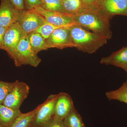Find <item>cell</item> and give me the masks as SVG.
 <instances>
[{"instance_id":"cell-5","label":"cell","mask_w":127,"mask_h":127,"mask_svg":"<svg viewBox=\"0 0 127 127\" xmlns=\"http://www.w3.org/2000/svg\"><path fill=\"white\" fill-rule=\"evenodd\" d=\"M58 96V94H51L44 102L39 105L30 127H42L54 116V107Z\"/></svg>"},{"instance_id":"cell-26","label":"cell","mask_w":127,"mask_h":127,"mask_svg":"<svg viewBox=\"0 0 127 127\" xmlns=\"http://www.w3.org/2000/svg\"><path fill=\"white\" fill-rule=\"evenodd\" d=\"M26 1L28 9L41 5V0H26Z\"/></svg>"},{"instance_id":"cell-4","label":"cell","mask_w":127,"mask_h":127,"mask_svg":"<svg viewBox=\"0 0 127 127\" xmlns=\"http://www.w3.org/2000/svg\"><path fill=\"white\" fill-rule=\"evenodd\" d=\"M46 21L43 17L33 8L20 11L17 21L26 34L35 31Z\"/></svg>"},{"instance_id":"cell-30","label":"cell","mask_w":127,"mask_h":127,"mask_svg":"<svg viewBox=\"0 0 127 127\" xmlns=\"http://www.w3.org/2000/svg\"><path fill=\"white\" fill-rule=\"evenodd\" d=\"M126 81L127 82V81Z\"/></svg>"},{"instance_id":"cell-23","label":"cell","mask_w":127,"mask_h":127,"mask_svg":"<svg viewBox=\"0 0 127 127\" xmlns=\"http://www.w3.org/2000/svg\"><path fill=\"white\" fill-rule=\"evenodd\" d=\"M42 127H66L63 120H61L53 116Z\"/></svg>"},{"instance_id":"cell-29","label":"cell","mask_w":127,"mask_h":127,"mask_svg":"<svg viewBox=\"0 0 127 127\" xmlns=\"http://www.w3.org/2000/svg\"><path fill=\"white\" fill-rule=\"evenodd\" d=\"M62 1V0H61Z\"/></svg>"},{"instance_id":"cell-3","label":"cell","mask_w":127,"mask_h":127,"mask_svg":"<svg viewBox=\"0 0 127 127\" xmlns=\"http://www.w3.org/2000/svg\"><path fill=\"white\" fill-rule=\"evenodd\" d=\"M9 57L14 61L17 67L29 65L36 67L41 61L31 46L26 34L22 38L14 52Z\"/></svg>"},{"instance_id":"cell-18","label":"cell","mask_w":127,"mask_h":127,"mask_svg":"<svg viewBox=\"0 0 127 127\" xmlns=\"http://www.w3.org/2000/svg\"><path fill=\"white\" fill-rule=\"evenodd\" d=\"M39 106L32 111L27 113H22L17 118L11 127H30L33 121Z\"/></svg>"},{"instance_id":"cell-16","label":"cell","mask_w":127,"mask_h":127,"mask_svg":"<svg viewBox=\"0 0 127 127\" xmlns=\"http://www.w3.org/2000/svg\"><path fill=\"white\" fill-rule=\"evenodd\" d=\"M27 35L31 46L37 54L41 51L48 49L45 39L40 34L34 31Z\"/></svg>"},{"instance_id":"cell-11","label":"cell","mask_w":127,"mask_h":127,"mask_svg":"<svg viewBox=\"0 0 127 127\" xmlns=\"http://www.w3.org/2000/svg\"><path fill=\"white\" fill-rule=\"evenodd\" d=\"M0 27H8L18 21L20 11L8 0H0Z\"/></svg>"},{"instance_id":"cell-14","label":"cell","mask_w":127,"mask_h":127,"mask_svg":"<svg viewBox=\"0 0 127 127\" xmlns=\"http://www.w3.org/2000/svg\"><path fill=\"white\" fill-rule=\"evenodd\" d=\"M22 113L20 109H14L0 104V124L4 127H11Z\"/></svg>"},{"instance_id":"cell-1","label":"cell","mask_w":127,"mask_h":127,"mask_svg":"<svg viewBox=\"0 0 127 127\" xmlns=\"http://www.w3.org/2000/svg\"><path fill=\"white\" fill-rule=\"evenodd\" d=\"M73 17L77 25L106 37L108 40L112 37L110 19L99 10H88Z\"/></svg>"},{"instance_id":"cell-12","label":"cell","mask_w":127,"mask_h":127,"mask_svg":"<svg viewBox=\"0 0 127 127\" xmlns=\"http://www.w3.org/2000/svg\"><path fill=\"white\" fill-rule=\"evenodd\" d=\"M75 108L72 98L68 94L61 92L55 102L54 107V117L63 120Z\"/></svg>"},{"instance_id":"cell-13","label":"cell","mask_w":127,"mask_h":127,"mask_svg":"<svg viewBox=\"0 0 127 127\" xmlns=\"http://www.w3.org/2000/svg\"><path fill=\"white\" fill-rule=\"evenodd\" d=\"M100 62L104 65H111L122 68L127 75V47L122 48L108 56L102 57Z\"/></svg>"},{"instance_id":"cell-7","label":"cell","mask_w":127,"mask_h":127,"mask_svg":"<svg viewBox=\"0 0 127 127\" xmlns=\"http://www.w3.org/2000/svg\"><path fill=\"white\" fill-rule=\"evenodd\" d=\"M37 12L41 15L46 21L57 26L70 28L77 25L72 16L57 11L46 10L40 6L33 7Z\"/></svg>"},{"instance_id":"cell-24","label":"cell","mask_w":127,"mask_h":127,"mask_svg":"<svg viewBox=\"0 0 127 127\" xmlns=\"http://www.w3.org/2000/svg\"><path fill=\"white\" fill-rule=\"evenodd\" d=\"M87 9L89 10H98L101 0H81Z\"/></svg>"},{"instance_id":"cell-2","label":"cell","mask_w":127,"mask_h":127,"mask_svg":"<svg viewBox=\"0 0 127 127\" xmlns=\"http://www.w3.org/2000/svg\"><path fill=\"white\" fill-rule=\"evenodd\" d=\"M71 37L75 47L79 51L93 54L106 44V37L88 31L76 25L70 28Z\"/></svg>"},{"instance_id":"cell-25","label":"cell","mask_w":127,"mask_h":127,"mask_svg":"<svg viewBox=\"0 0 127 127\" xmlns=\"http://www.w3.org/2000/svg\"><path fill=\"white\" fill-rule=\"evenodd\" d=\"M16 9L20 11L25 10L24 0H8Z\"/></svg>"},{"instance_id":"cell-6","label":"cell","mask_w":127,"mask_h":127,"mask_svg":"<svg viewBox=\"0 0 127 127\" xmlns=\"http://www.w3.org/2000/svg\"><path fill=\"white\" fill-rule=\"evenodd\" d=\"M15 84L5 98L2 104L14 109H20L30 93V88L22 82L16 81Z\"/></svg>"},{"instance_id":"cell-10","label":"cell","mask_w":127,"mask_h":127,"mask_svg":"<svg viewBox=\"0 0 127 127\" xmlns=\"http://www.w3.org/2000/svg\"><path fill=\"white\" fill-rule=\"evenodd\" d=\"M98 10L110 19L116 15L127 16V0H101Z\"/></svg>"},{"instance_id":"cell-22","label":"cell","mask_w":127,"mask_h":127,"mask_svg":"<svg viewBox=\"0 0 127 127\" xmlns=\"http://www.w3.org/2000/svg\"><path fill=\"white\" fill-rule=\"evenodd\" d=\"M16 81L8 82L0 81V104H2L7 95L13 88Z\"/></svg>"},{"instance_id":"cell-17","label":"cell","mask_w":127,"mask_h":127,"mask_svg":"<svg viewBox=\"0 0 127 127\" xmlns=\"http://www.w3.org/2000/svg\"><path fill=\"white\" fill-rule=\"evenodd\" d=\"M105 95L110 101H118L127 104V82L116 90L106 92Z\"/></svg>"},{"instance_id":"cell-20","label":"cell","mask_w":127,"mask_h":127,"mask_svg":"<svg viewBox=\"0 0 127 127\" xmlns=\"http://www.w3.org/2000/svg\"><path fill=\"white\" fill-rule=\"evenodd\" d=\"M40 6L46 10L66 13L61 0H41Z\"/></svg>"},{"instance_id":"cell-8","label":"cell","mask_w":127,"mask_h":127,"mask_svg":"<svg viewBox=\"0 0 127 127\" xmlns=\"http://www.w3.org/2000/svg\"><path fill=\"white\" fill-rule=\"evenodd\" d=\"M70 28H59L53 31L46 40L48 49L57 48L63 50L67 48L75 47L71 37Z\"/></svg>"},{"instance_id":"cell-9","label":"cell","mask_w":127,"mask_h":127,"mask_svg":"<svg viewBox=\"0 0 127 127\" xmlns=\"http://www.w3.org/2000/svg\"><path fill=\"white\" fill-rule=\"evenodd\" d=\"M26 34L18 22L11 25L5 33L2 50L6 51L9 56L11 55Z\"/></svg>"},{"instance_id":"cell-21","label":"cell","mask_w":127,"mask_h":127,"mask_svg":"<svg viewBox=\"0 0 127 127\" xmlns=\"http://www.w3.org/2000/svg\"><path fill=\"white\" fill-rule=\"evenodd\" d=\"M61 27H65L57 26L46 21L45 23L37 29L35 32L40 34L44 39L46 40L50 36L53 31L57 28Z\"/></svg>"},{"instance_id":"cell-15","label":"cell","mask_w":127,"mask_h":127,"mask_svg":"<svg viewBox=\"0 0 127 127\" xmlns=\"http://www.w3.org/2000/svg\"><path fill=\"white\" fill-rule=\"evenodd\" d=\"M62 3L65 13L72 16L90 10L87 9L81 0H62Z\"/></svg>"},{"instance_id":"cell-28","label":"cell","mask_w":127,"mask_h":127,"mask_svg":"<svg viewBox=\"0 0 127 127\" xmlns=\"http://www.w3.org/2000/svg\"><path fill=\"white\" fill-rule=\"evenodd\" d=\"M0 127H4L3 126H2L0 124Z\"/></svg>"},{"instance_id":"cell-19","label":"cell","mask_w":127,"mask_h":127,"mask_svg":"<svg viewBox=\"0 0 127 127\" xmlns=\"http://www.w3.org/2000/svg\"><path fill=\"white\" fill-rule=\"evenodd\" d=\"M66 127H86L81 115L74 108L63 120Z\"/></svg>"},{"instance_id":"cell-27","label":"cell","mask_w":127,"mask_h":127,"mask_svg":"<svg viewBox=\"0 0 127 127\" xmlns=\"http://www.w3.org/2000/svg\"><path fill=\"white\" fill-rule=\"evenodd\" d=\"M8 27H0V49L2 50L4 46V36Z\"/></svg>"}]
</instances>
